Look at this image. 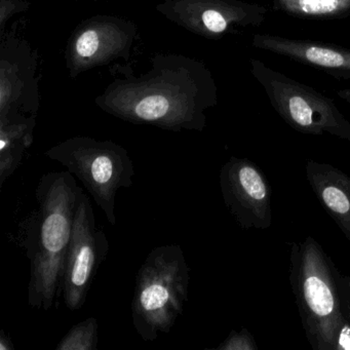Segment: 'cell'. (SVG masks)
I'll return each instance as SVG.
<instances>
[{
	"mask_svg": "<svg viewBox=\"0 0 350 350\" xmlns=\"http://www.w3.org/2000/svg\"><path fill=\"white\" fill-rule=\"evenodd\" d=\"M273 9L298 19H344L350 16V0H273Z\"/></svg>",
	"mask_w": 350,
	"mask_h": 350,
	"instance_id": "10",
	"label": "cell"
},
{
	"mask_svg": "<svg viewBox=\"0 0 350 350\" xmlns=\"http://www.w3.org/2000/svg\"><path fill=\"white\" fill-rule=\"evenodd\" d=\"M30 144L31 139L25 135H3L0 139V188L17 171Z\"/></svg>",
	"mask_w": 350,
	"mask_h": 350,
	"instance_id": "11",
	"label": "cell"
},
{
	"mask_svg": "<svg viewBox=\"0 0 350 350\" xmlns=\"http://www.w3.org/2000/svg\"><path fill=\"white\" fill-rule=\"evenodd\" d=\"M169 101L163 96H150L143 99L135 108V113L140 120L157 122L167 116Z\"/></svg>",
	"mask_w": 350,
	"mask_h": 350,
	"instance_id": "13",
	"label": "cell"
},
{
	"mask_svg": "<svg viewBox=\"0 0 350 350\" xmlns=\"http://www.w3.org/2000/svg\"><path fill=\"white\" fill-rule=\"evenodd\" d=\"M190 268L181 245L154 247L139 268L132 301V321L145 342L169 334L188 301Z\"/></svg>",
	"mask_w": 350,
	"mask_h": 350,
	"instance_id": "3",
	"label": "cell"
},
{
	"mask_svg": "<svg viewBox=\"0 0 350 350\" xmlns=\"http://www.w3.org/2000/svg\"><path fill=\"white\" fill-rule=\"evenodd\" d=\"M46 155L81 180L108 223L116 226L118 190L132 187L134 180V163L128 152L111 143L73 139L53 147Z\"/></svg>",
	"mask_w": 350,
	"mask_h": 350,
	"instance_id": "4",
	"label": "cell"
},
{
	"mask_svg": "<svg viewBox=\"0 0 350 350\" xmlns=\"http://www.w3.org/2000/svg\"><path fill=\"white\" fill-rule=\"evenodd\" d=\"M218 350H257L255 339L247 329L232 331L228 337L216 348Z\"/></svg>",
	"mask_w": 350,
	"mask_h": 350,
	"instance_id": "14",
	"label": "cell"
},
{
	"mask_svg": "<svg viewBox=\"0 0 350 350\" xmlns=\"http://www.w3.org/2000/svg\"><path fill=\"white\" fill-rule=\"evenodd\" d=\"M98 321L88 317L71 327L57 346V350H96L98 348Z\"/></svg>",
	"mask_w": 350,
	"mask_h": 350,
	"instance_id": "12",
	"label": "cell"
},
{
	"mask_svg": "<svg viewBox=\"0 0 350 350\" xmlns=\"http://www.w3.org/2000/svg\"><path fill=\"white\" fill-rule=\"evenodd\" d=\"M98 46L97 34L94 31H87L77 40V51L81 57H91L97 52Z\"/></svg>",
	"mask_w": 350,
	"mask_h": 350,
	"instance_id": "16",
	"label": "cell"
},
{
	"mask_svg": "<svg viewBox=\"0 0 350 350\" xmlns=\"http://www.w3.org/2000/svg\"><path fill=\"white\" fill-rule=\"evenodd\" d=\"M108 250L107 237L96 227L93 206L81 191L63 270L62 297L69 310H79L85 305Z\"/></svg>",
	"mask_w": 350,
	"mask_h": 350,
	"instance_id": "6",
	"label": "cell"
},
{
	"mask_svg": "<svg viewBox=\"0 0 350 350\" xmlns=\"http://www.w3.org/2000/svg\"><path fill=\"white\" fill-rule=\"evenodd\" d=\"M232 20L241 22L245 26H249L245 22L239 21V20L225 17L220 11H217V10H208L202 15V21H204V26L213 33H222V32H224L228 28L229 23Z\"/></svg>",
	"mask_w": 350,
	"mask_h": 350,
	"instance_id": "15",
	"label": "cell"
},
{
	"mask_svg": "<svg viewBox=\"0 0 350 350\" xmlns=\"http://www.w3.org/2000/svg\"><path fill=\"white\" fill-rule=\"evenodd\" d=\"M253 46L325 71L337 79H350V49L327 42L292 40L272 34H256Z\"/></svg>",
	"mask_w": 350,
	"mask_h": 350,
	"instance_id": "8",
	"label": "cell"
},
{
	"mask_svg": "<svg viewBox=\"0 0 350 350\" xmlns=\"http://www.w3.org/2000/svg\"><path fill=\"white\" fill-rule=\"evenodd\" d=\"M307 181L350 243V177L329 163L307 159Z\"/></svg>",
	"mask_w": 350,
	"mask_h": 350,
	"instance_id": "9",
	"label": "cell"
},
{
	"mask_svg": "<svg viewBox=\"0 0 350 350\" xmlns=\"http://www.w3.org/2000/svg\"><path fill=\"white\" fill-rule=\"evenodd\" d=\"M225 206L245 230L271 226V189L263 172L247 159L230 157L219 176Z\"/></svg>",
	"mask_w": 350,
	"mask_h": 350,
	"instance_id": "7",
	"label": "cell"
},
{
	"mask_svg": "<svg viewBox=\"0 0 350 350\" xmlns=\"http://www.w3.org/2000/svg\"><path fill=\"white\" fill-rule=\"evenodd\" d=\"M337 95L338 97L341 98L344 101L350 104V89L340 90V91L337 92Z\"/></svg>",
	"mask_w": 350,
	"mask_h": 350,
	"instance_id": "18",
	"label": "cell"
},
{
	"mask_svg": "<svg viewBox=\"0 0 350 350\" xmlns=\"http://www.w3.org/2000/svg\"><path fill=\"white\" fill-rule=\"evenodd\" d=\"M81 189L68 171L50 172L38 182L36 208L19 227L30 263L28 303L48 311L62 296V278Z\"/></svg>",
	"mask_w": 350,
	"mask_h": 350,
	"instance_id": "1",
	"label": "cell"
},
{
	"mask_svg": "<svg viewBox=\"0 0 350 350\" xmlns=\"http://www.w3.org/2000/svg\"><path fill=\"white\" fill-rule=\"evenodd\" d=\"M290 282L311 347L350 350V278L311 237L291 243Z\"/></svg>",
	"mask_w": 350,
	"mask_h": 350,
	"instance_id": "2",
	"label": "cell"
},
{
	"mask_svg": "<svg viewBox=\"0 0 350 350\" xmlns=\"http://www.w3.org/2000/svg\"><path fill=\"white\" fill-rule=\"evenodd\" d=\"M14 345L10 336L5 331L0 332V350H13Z\"/></svg>",
	"mask_w": 350,
	"mask_h": 350,
	"instance_id": "17",
	"label": "cell"
},
{
	"mask_svg": "<svg viewBox=\"0 0 350 350\" xmlns=\"http://www.w3.org/2000/svg\"><path fill=\"white\" fill-rule=\"evenodd\" d=\"M252 73L263 87L278 116L303 134H329L350 140V122L335 102L309 85L273 70L259 60H252Z\"/></svg>",
	"mask_w": 350,
	"mask_h": 350,
	"instance_id": "5",
	"label": "cell"
}]
</instances>
